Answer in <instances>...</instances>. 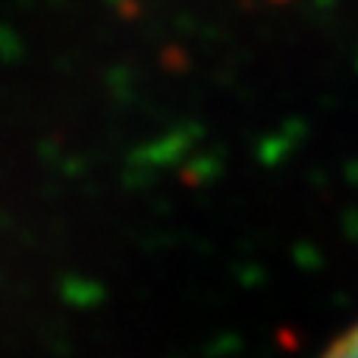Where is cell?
Listing matches in <instances>:
<instances>
[{"instance_id": "6da1fadb", "label": "cell", "mask_w": 358, "mask_h": 358, "mask_svg": "<svg viewBox=\"0 0 358 358\" xmlns=\"http://www.w3.org/2000/svg\"><path fill=\"white\" fill-rule=\"evenodd\" d=\"M321 358H358V321L352 327H346L327 349Z\"/></svg>"}]
</instances>
